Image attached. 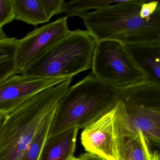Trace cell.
I'll list each match as a JSON object with an SVG mask.
<instances>
[{
	"label": "cell",
	"instance_id": "6da1fadb",
	"mask_svg": "<svg viewBox=\"0 0 160 160\" xmlns=\"http://www.w3.org/2000/svg\"><path fill=\"white\" fill-rule=\"evenodd\" d=\"M145 1H119L79 17L97 42L109 40L124 46L160 42V8L142 18L139 13Z\"/></svg>",
	"mask_w": 160,
	"mask_h": 160
},
{
	"label": "cell",
	"instance_id": "7a4b0ae2",
	"mask_svg": "<svg viewBox=\"0 0 160 160\" xmlns=\"http://www.w3.org/2000/svg\"><path fill=\"white\" fill-rule=\"evenodd\" d=\"M72 78L45 89L6 114L0 128V160H18L46 118L58 107Z\"/></svg>",
	"mask_w": 160,
	"mask_h": 160
},
{
	"label": "cell",
	"instance_id": "3957f363",
	"mask_svg": "<svg viewBox=\"0 0 160 160\" xmlns=\"http://www.w3.org/2000/svg\"><path fill=\"white\" fill-rule=\"evenodd\" d=\"M119 88L102 82L91 72L72 87L55 110L48 138L72 128H84L114 108Z\"/></svg>",
	"mask_w": 160,
	"mask_h": 160
},
{
	"label": "cell",
	"instance_id": "277c9868",
	"mask_svg": "<svg viewBox=\"0 0 160 160\" xmlns=\"http://www.w3.org/2000/svg\"><path fill=\"white\" fill-rule=\"evenodd\" d=\"M96 44L88 31H71L21 74L39 78H73L92 69Z\"/></svg>",
	"mask_w": 160,
	"mask_h": 160
},
{
	"label": "cell",
	"instance_id": "5b68a950",
	"mask_svg": "<svg viewBox=\"0 0 160 160\" xmlns=\"http://www.w3.org/2000/svg\"><path fill=\"white\" fill-rule=\"evenodd\" d=\"M118 88L124 130L140 132L148 144H160V85L144 80Z\"/></svg>",
	"mask_w": 160,
	"mask_h": 160
},
{
	"label": "cell",
	"instance_id": "8992f818",
	"mask_svg": "<svg viewBox=\"0 0 160 160\" xmlns=\"http://www.w3.org/2000/svg\"><path fill=\"white\" fill-rule=\"evenodd\" d=\"M92 69L99 80L118 88L146 80L124 46L116 41L97 42Z\"/></svg>",
	"mask_w": 160,
	"mask_h": 160
},
{
	"label": "cell",
	"instance_id": "52a82bcc",
	"mask_svg": "<svg viewBox=\"0 0 160 160\" xmlns=\"http://www.w3.org/2000/svg\"><path fill=\"white\" fill-rule=\"evenodd\" d=\"M66 17L37 28L20 39L16 62L20 74L65 38L69 29Z\"/></svg>",
	"mask_w": 160,
	"mask_h": 160
},
{
	"label": "cell",
	"instance_id": "ba28073f",
	"mask_svg": "<svg viewBox=\"0 0 160 160\" xmlns=\"http://www.w3.org/2000/svg\"><path fill=\"white\" fill-rule=\"evenodd\" d=\"M70 78H39L22 74L11 77L0 83V114L12 112L32 95Z\"/></svg>",
	"mask_w": 160,
	"mask_h": 160
},
{
	"label": "cell",
	"instance_id": "9c48e42d",
	"mask_svg": "<svg viewBox=\"0 0 160 160\" xmlns=\"http://www.w3.org/2000/svg\"><path fill=\"white\" fill-rule=\"evenodd\" d=\"M116 106L84 127L81 142L86 151L106 160H118L115 128Z\"/></svg>",
	"mask_w": 160,
	"mask_h": 160
},
{
	"label": "cell",
	"instance_id": "30bf717a",
	"mask_svg": "<svg viewBox=\"0 0 160 160\" xmlns=\"http://www.w3.org/2000/svg\"><path fill=\"white\" fill-rule=\"evenodd\" d=\"M115 127L118 160H151L148 143L140 132L130 133L123 129L118 107H116Z\"/></svg>",
	"mask_w": 160,
	"mask_h": 160
},
{
	"label": "cell",
	"instance_id": "8fae6325",
	"mask_svg": "<svg viewBox=\"0 0 160 160\" xmlns=\"http://www.w3.org/2000/svg\"><path fill=\"white\" fill-rule=\"evenodd\" d=\"M146 81L160 85V42L124 46Z\"/></svg>",
	"mask_w": 160,
	"mask_h": 160
},
{
	"label": "cell",
	"instance_id": "7c38bea8",
	"mask_svg": "<svg viewBox=\"0 0 160 160\" xmlns=\"http://www.w3.org/2000/svg\"><path fill=\"white\" fill-rule=\"evenodd\" d=\"M78 130L72 128L48 138L39 160H67L74 156Z\"/></svg>",
	"mask_w": 160,
	"mask_h": 160
},
{
	"label": "cell",
	"instance_id": "4fadbf2b",
	"mask_svg": "<svg viewBox=\"0 0 160 160\" xmlns=\"http://www.w3.org/2000/svg\"><path fill=\"white\" fill-rule=\"evenodd\" d=\"M15 19L37 26L49 21L41 0H12Z\"/></svg>",
	"mask_w": 160,
	"mask_h": 160
},
{
	"label": "cell",
	"instance_id": "5bb4252c",
	"mask_svg": "<svg viewBox=\"0 0 160 160\" xmlns=\"http://www.w3.org/2000/svg\"><path fill=\"white\" fill-rule=\"evenodd\" d=\"M19 41L16 38L0 40V83L20 74L16 62Z\"/></svg>",
	"mask_w": 160,
	"mask_h": 160
},
{
	"label": "cell",
	"instance_id": "9a60e30c",
	"mask_svg": "<svg viewBox=\"0 0 160 160\" xmlns=\"http://www.w3.org/2000/svg\"><path fill=\"white\" fill-rule=\"evenodd\" d=\"M56 109L50 113L43 122L34 138L23 152L18 160H39L43 148L48 137L49 129Z\"/></svg>",
	"mask_w": 160,
	"mask_h": 160
},
{
	"label": "cell",
	"instance_id": "2e32d148",
	"mask_svg": "<svg viewBox=\"0 0 160 160\" xmlns=\"http://www.w3.org/2000/svg\"><path fill=\"white\" fill-rule=\"evenodd\" d=\"M120 0H74L65 2L64 12L66 17L79 16L87 12L91 9H101L110 5L112 3H117Z\"/></svg>",
	"mask_w": 160,
	"mask_h": 160
},
{
	"label": "cell",
	"instance_id": "e0dca14e",
	"mask_svg": "<svg viewBox=\"0 0 160 160\" xmlns=\"http://www.w3.org/2000/svg\"><path fill=\"white\" fill-rule=\"evenodd\" d=\"M15 19L12 0H0V28Z\"/></svg>",
	"mask_w": 160,
	"mask_h": 160
},
{
	"label": "cell",
	"instance_id": "ac0fdd59",
	"mask_svg": "<svg viewBox=\"0 0 160 160\" xmlns=\"http://www.w3.org/2000/svg\"><path fill=\"white\" fill-rule=\"evenodd\" d=\"M44 12L50 21L55 15L63 13L65 2L63 0H41Z\"/></svg>",
	"mask_w": 160,
	"mask_h": 160
},
{
	"label": "cell",
	"instance_id": "d6986e66",
	"mask_svg": "<svg viewBox=\"0 0 160 160\" xmlns=\"http://www.w3.org/2000/svg\"><path fill=\"white\" fill-rule=\"evenodd\" d=\"M160 8L159 2L145 1L141 6L139 14L142 18H148Z\"/></svg>",
	"mask_w": 160,
	"mask_h": 160
},
{
	"label": "cell",
	"instance_id": "ffe728a7",
	"mask_svg": "<svg viewBox=\"0 0 160 160\" xmlns=\"http://www.w3.org/2000/svg\"><path fill=\"white\" fill-rule=\"evenodd\" d=\"M78 158L80 160H106L100 156L88 152L81 154Z\"/></svg>",
	"mask_w": 160,
	"mask_h": 160
},
{
	"label": "cell",
	"instance_id": "44dd1931",
	"mask_svg": "<svg viewBox=\"0 0 160 160\" xmlns=\"http://www.w3.org/2000/svg\"><path fill=\"white\" fill-rule=\"evenodd\" d=\"M151 160H160V154L158 151H154L152 153H151Z\"/></svg>",
	"mask_w": 160,
	"mask_h": 160
},
{
	"label": "cell",
	"instance_id": "7402d4cb",
	"mask_svg": "<svg viewBox=\"0 0 160 160\" xmlns=\"http://www.w3.org/2000/svg\"><path fill=\"white\" fill-rule=\"evenodd\" d=\"M8 38V36L6 35L4 32L3 31L2 28H0V40H4V39H6Z\"/></svg>",
	"mask_w": 160,
	"mask_h": 160
},
{
	"label": "cell",
	"instance_id": "603a6c76",
	"mask_svg": "<svg viewBox=\"0 0 160 160\" xmlns=\"http://www.w3.org/2000/svg\"><path fill=\"white\" fill-rule=\"evenodd\" d=\"M4 115L0 114V128H1V126L2 122H3V119H4Z\"/></svg>",
	"mask_w": 160,
	"mask_h": 160
},
{
	"label": "cell",
	"instance_id": "cb8c5ba5",
	"mask_svg": "<svg viewBox=\"0 0 160 160\" xmlns=\"http://www.w3.org/2000/svg\"><path fill=\"white\" fill-rule=\"evenodd\" d=\"M67 160H79V158H77V157H75V156H72V157L69 158V159H67Z\"/></svg>",
	"mask_w": 160,
	"mask_h": 160
}]
</instances>
